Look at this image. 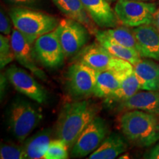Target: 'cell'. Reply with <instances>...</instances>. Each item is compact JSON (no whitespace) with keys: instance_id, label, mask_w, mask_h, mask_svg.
I'll return each mask as SVG.
<instances>
[{"instance_id":"obj_29","label":"cell","mask_w":159,"mask_h":159,"mask_svg":"<svg viewBox=\"0 0 159 159\" xmlns=\"http://www.w3.org/2000/svg\"><path fill=\"white\" fill-rule=\"evenodd\" d=\"M144 158L159 159V142L144 155Z\"/></svg>"},{"instance_id":"obj_5","label":"cell","mask_w":159,"mask_h":159,"mask_svg":"<svg viewBox=\"0 0 159 159\" xmlns=\"http://www.w3.org/2000/svg\"><path fill=\"white\" fill-rule=\"evenodd\" d=\"M76 60L94 71H115L124 79L134 71V65L114 57L98 42L85 46L76 55Z\"/></svg>"},{"instance_id":"obj_22","label":"cell","mask_w":159,"mask_h":159,"mask_svg":"<svg viewBox=\"0 0 159 159\" xmlns=\"http://www.w3.org/2000/svg\"><path fill=\"white\" fill-rule=\"evenodd\" d=\"M139 90H141L140 82L135 71H134L123 80L121 85L116 91L105 98V102L107 103H120L130 98L138 92Z\"/></svg>"},{"instance_id":"obj_19","label":"cell","mask_w":159,"mask_h":159,"mask_svg":"<svg viewBox=\"0 0 159 159\" xmlns=\"http://www.w3.org/2000/svg\"><path fill=\"white\" fill-rule=\"evenodd\" d=\"M52 129L45 128L26 139L23 145L26 158H44L52 141Z\"/></svg>"},{"instance_id":"obj_8","label":"cell","mask_w":159,"mask_h":159,"mask_svg":"<svg viewBox=\"0 0 159 159\" xmlns=\"http://www.w3.org/2000/svg\"><path fill=\"white\" fill-rule=\"evenodd\" d=\"M96 72L80 62L69 66L66 73V86L75 100L89 98L94 94Z\"/></svg>"},{"instance_id":"obj_31","label":"cell","mask_w":159,"mask_h":159,"mask_svg":"<svg viewBox=\"0 0 159 159\" xmlns=\"http://www.w3.org/2000/svg\"><path fill=\"white\" fill-rule=\"evenodd\" d=\"M152 25L155 26V27L159 31V7L157 8L156 13L154 15V19Z\"/></svg>"},{"instance_id":"obj_24","label":"cell","mask_w":159,"mask_h":159,"mask_svg":"<svg viewBox=\"0 0 159 159\" xmlns=\"http://www.w3.org/2000/svg\"><path fill=\"white\" fill-rule=\"evenodd\" d=\"M68 145L62 139L52 140L47 151L45 159H66L69 158Z\"/></svg>"},{"instance_id":"obj_14","label":"cell","mask_w":159,"mask_h":159,"mask_svg":"<svg viewBox=\"0 0 159 159\" xmlns=\"http://www.w3.org/2000/svg\"><path fill=\"white\" fill-rule=\"evenodd\" d=\"M142 57L159 61V31L153 25H145L132 29Z\"/></svg>"},{"instance_id":"obj_11","label":"cell","mask_w":159,"mask_h":159,"mask_svg":"<svg viewBox=\"0 0 159 159\" xmlns=\"http://www.w3.org/2000/svg\"><path fill=\"white\" fill-rule=\"evenodd\" d=\"M5 75L11 84L21 94L41 104L47 101V91L25 69L11 65L6 69Z\"/></svg>"},{"instance_id":"obj_25","label":"cell","mask_w":159,"mask_h":159,"mask_svg":"<svg viewBox=\"0 0 159 159\" xmlns=\"http://www.w3.org/2000/svg\"><path fill=\"white\" fill-rule=\"evenodd\" d=\"M1 159H24L26 158L24 146L15 144L12 142H2L0 148Z\"/></svg>"},{"instance_id":"obj_6","label":"cell","mask_w":159,"mask_h":159,"mask_svg":"<svg viewBox=\"0 0 159 159\" xmlns=\"http://www.w3.org/2000/svg\"><path fill=\"white\" fill-rule=\"evenodd\" d=\"M156 10V3L136 0H117L114 7L121 25L133 28L152 25Z\"/></svg>"},{"instance_id":"obj_17","label":"cell","mask_w":159,"mask_h":159,"mask_svg":"<svg viewBox=\"0 0 159 159\" xmlns=\"http://www.w3.org/2000/svg\"><path fill=\"white\" fill-rule=\"evenodd\" d=\"M52 2L65 16L82 23L91 33L94 34L97 30L96 25L87 13L81 0H52Z\"/></svg>"},{"instance_id":"obj_28","label":"cell","mask_w":159,"mask_h":159,"mask_svg":"<svg viewBox=\"0 0 159 159\" xmlns=\"http://www.w3.org/2000/svg\"><path fill=\"white\" fill-rule=\"evenodd\" d=\"M12 20L10 16L9 13L7 14L5 10L2 7L1 8V12H0V32L1 34H3L7 36L11 35L12 31Z\"/></svg>"},{"instance_id":"obj_30","label":"cell","mask_w":159,"mask_h":159,"mask_svg":"<svg viewBox=\"0 0 159 159\" xmlns=\"http://www.w3.org/2000/svg\"><path fill=\"white\" fill-rule=\"evenodd\" d=\"M7 80V76H6L5 73L4 75H1V97L2 98L4 93H5Z\"/></svg>"},{"instance_id":"obj_3","label":"cell","mask_w":159,"mask_h":159,"mask_svg":"<svg viewBox=\"0 0 159 159\" xmlns=\"http://www.w3.org/2000/svg\"><path fill=\"white\" fill-rule=\"evenodd\" d=\"M8 13L14 28L31 44L41 35L55 30L60 23L57 17L41 10L12 7Z\"/></svg>"},{"instance_id":"obj_20","label":"cell","mask_w":159,"mask_h":159,"mask_svg":"<svg viewBox=\"0 0 159 159\" xmlns=\"http://www.w3.org/2000/svg\"><path fill=\"white\" fill-rule=\"evenodd\" d=\"M97 41L108 50L111 55L118 58L128 61L135 66L142 60L139 53L135 49L125 47L109 39L102 33L101 30H97L94 33Z\"/></svg>"},{"instance_id":"obj_16","label":"cell","mask_w":159,"mask_h":159,"mask_svg":"<svg viewBox=\"0 0 159 159\" xmlns=\"http://www.w3.org/2000/svg\"><path fill=\"white\" fill-rule=\"evenodd\" d=\"M128 141L125 136L117 133L109 134L100 146L90 154L89 159H114L126 152Z\"/></svg>"},{"instance_id":"obj_2","label":"cell","mask_w":159,"mask_h":159,"mask_svg":"<svg viewBox=\"0 0 159 159\" xmlns=\"http://www.w3.org/2000/svg\"><path fill=\"white\" fill-rule=\"evenodd\" d=\"M119 125L129 142L139 148H149L159 141V119L140 110H129L119 119Z\"/></svg>"},{"instance_id":"obj_26","label":"cell","mask_w":159,"mask_h":159,"mask_svg":"<svg viewBox=\"0 0 159 159\" xmlns=\"http://www.w3.org/2000/svg\"><path fill=\"white\" fill-rule=\"evenodd\" d=\"M15 59L12 48L11 38L3 34L0 35V67L2 69Z\"/></svg>"},{"instance_id":"obj_32","label":"cell","mask_w":159,"mask_h":159,"mask_svg":"<svg viewBox=\"0 0 159 159\" xmlns=\"http://www.w3.org/2000/svg\"><path fill=\"white\" fill-rule=\"evenodd\" d=\"M136 1H142V2H152L154 0H136Z\"/></svg>"},{"instance_id":"obj_23","label":"cell","mask_w":159,"mask_h":159,"mask_svg":"<svg viewBox=\"0 0 159 159\" xmlns=\"http://www.w3.org/2000/svg\"><path fill=\"white\" fill-rule=\"evenodd\" d=\"M102 33L107 37L119 43V44L124 46L125 47L135 49L138 52L139 45L135 37L134 32L132 29H130L126 26H119L114 28H108L105 30H101Z\"/></svg>"},{"instance_id":"obj_1","label":"cell","mask_w":159,"mask_h":159,"mask_svg":"<svg viewBox=\"0 0 159 159\" xmlns=\"http://www.w3.org/2000/svg\"><path fill=\"white\" fill-rule=\"evenodd\" d=\"M99 107L90 99L67 102L60 112L55 128V136L71 148L80 135L97 116Z\"/></svg>"},{"instance_id":"obj_7","label":"cell","mask_w":159,"mask_h":159,"mask_svg":"<svg viewBox=\"0 0 159 159\" xmlns=\"http://www.w3.org/2000/svg\"><path fill=\"white\" fill-rule=\"evenodd\" d=\"M55 31L66 57L75 56L86 46L91 33L82 23L67 17L60 21Z\"/></svg>"},{"instance_id":"obj_13","label":"cell","mask_w":159,"mask_h":159,"mask_svg":"<svg viewBox=\"0 0 159 159\" xmlns=\"http://www.w3.org/2000/svg\"><path fill=\"white\" fill-rule=\"evenodd\" d=\"M84 8L97 27L102 29L120 26L114 9L108 0H81Z\"/></svg>"},{"instance_id":"obj_21","label":"cell","mask_w":159,"mask_h":159,"mask_svg":"<svg viewBox=\"0 0 159 159\" xmlns=\"http://www.w3.org/2000/svg\"><path fill=\"white\" fill-rule=\"evenodd\" d=\"M96 83L94 95L99 98H106L119 88L124 78L112 71H95Z\"/></svg>"},{"instance_id":"obj_27","label":"cell","mask_w":159,"mask_h":159,"mask_svg":"<svg viewBox=\"0 0 159 159\" xmlns=\"http://www.w3.org/2000/svg\"><path fill=\"white\" fill-rule=\"evenodd\" d=\"M12 7H27V8L42 10L45 7L47 0H5Z\"/></svg>"},{"instance_id":"obj_18","label":"cell","mask_w":159,"mask_h":159,"mask_svg":"<svg viewBox=\"0 0 159 159\" xmlns=\"http://www.w3.org/2000/svg\"><path fill=\"white\" fill-rule=\"evenodd\" d=\"M141 90L159 91V63L152 59L141 60L134 66Z\"/></svg>"},{"instance_id":"obj_33","label":"cell","mask_w":159,"mask_h":159,"mask_svg":"<svg viewBox=\"0 0 159 159\" xmlns=\"http://www.w3.org/2000/svg\"><path fill=\"white\" fill-rule=\"evenodd\" d=\"M110 3H112V2H116L117 0H108Z\"/></svg>"},{"instance_id":"obj_12","label":"cell","mask_w":159,"mask_h":159,"mask_svg":"<svg viewBox=\"0 0 159 159\" xmlns=\"http://www.w3.org/2000/svg\"><path fill=\"white\" fill-rule=\"evenodd\" d=\"M11 42L15 59L25 69H28L38 78L47 80V75L42 69L39 68L33 57V44L16 29H13L11 35Z\"/></svg>"},{"instance_id":"obj_9","label":"cell","mask_w":159,"mask_h":159,"mask_svg":"<svg viewBox=\"0 0 159 159\" xmlns=\"http://www.w3.org/2000/svg\"><path fill=\"white\" fill-rule=\"evenodd\" d=\"M109 135L108 123L96 116L85 128L71 148L73 158H84L94 152Z\"/></svg>"},{"instance_id":"obj_4","label":"cell","mask_w":159,"mask_h":159,"mask_svg":"<svg viewBox=\"0 0 159 159\" xmlns=\"http://www.w3.org/2000/svg\"><path fill=\"white\" fill-rule=\"evenodd\" d=\"M7 123L11 133L22 143L43 120L41 110L26 99L17 98L8 108Z\"/></svg>"},{"instance_id":"obj_15","label":"cell","mask_w":159,"mask_h":159,"mask_svg":"<svg viewBox=\"0 0 159 159\" xmlns=\"http://www.w3.org/2000/svg\"><path fill=\"white\" fill-rule=\"evenodd\" d=\"M138 91L130 98L120 102L119 108L127 110H140L159 115V91Z\"/></svg>"},{"instance_id":"obj_10","label":"cell","mask_w":159,"mask_h":159,"mask_svg":"<svg viewBox=\"0 0 159 159\" xmlns=\"http://www.w3.org/2000/svg\"><path fill=\"white\" fill-rule=\"evenodd\" d=\"M33 52L43 66L51 69L62 66L66 57L55 30L36 39L33 43Z\"/></svg>"}]
</instances>
